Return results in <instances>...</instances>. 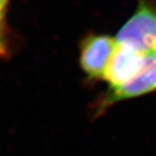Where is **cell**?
Returning a JSON list of instances; mask_svg holds the SVG:
<instances>
[{
    "mask_svg": "<svg viewBox=\"0 0 156 156\" xmlns=\"http://www.w3.org/2000/svg\"><path fill=\"white\" fill-rule=\"evenodd\" d=\"M117 45L115 37L101 34H89L81 41L79 62L88 79L91 81L105 80L108 68Z\"/></svg>",
    "mask_w": 156,
    "mask_h": 156,
    "instance_id": "obj_3",
    "label": "cell"
},
{
    "mask_svg": "<svg viewBox=\"0 0 156 156\" xmlns=\"http://www.w3.org/2000/svg\"><path fill=\"white\" fill-rule=\"evenodd\" d=\"M119 44L124 45L142 56L156 53V8L140 0L136 11L119 30Z\"/></svg>",
    "mask_w": 156,
    "mask_h": 156,
    "instance_id": "obj_1",
    "label": "cell"
},
{
    "mask_svg": "<svg viewBox=\"0 0 156 156\" xmlns=\"http://www.w3.org/2000/svg\"><path fill=\"white\" fill-rule=\"evenodd\" d=\"M144 56L124 45H117L105 76L108 89L118 88L129 82L142 66Z\"/></svg>",
    "mask_w": 156,
    "mask_h": 156,
    "instance_id": "obj_4",
    "label": "cell"
},
{
    "mask_svg": "<svg viewBox=\"0 0 156 156\" xmlns=\"http://www.w3.org/2000/svg\"><path fill=\"white\" fill-rule=\"evenodd\" d=\"M8 2H9V0H0V10L5 11Z\"/></svg>",
    "mask_w": 156,
    "mask_h": 156,
    "instance_id": "obj_5",
    "label": "cell"
},
{
    "mask_svg": "<svg viewBox=\"0 0 156 156\" xmlns=\"http://www.w3.org/2000/svg\"><path fill=\"white\" fill-rule=\"evenodd\" d=\"M156 91V53L144 56L142 66L129 82L118 88L108 89L97 101L95 112L100 115L120 101L137 98Z\"/></svg>",
    "mask_w": 156,
    "mask_h": 156,
    "instance_id": "obj_2",
    "label": "cell"
}]
</instances>
